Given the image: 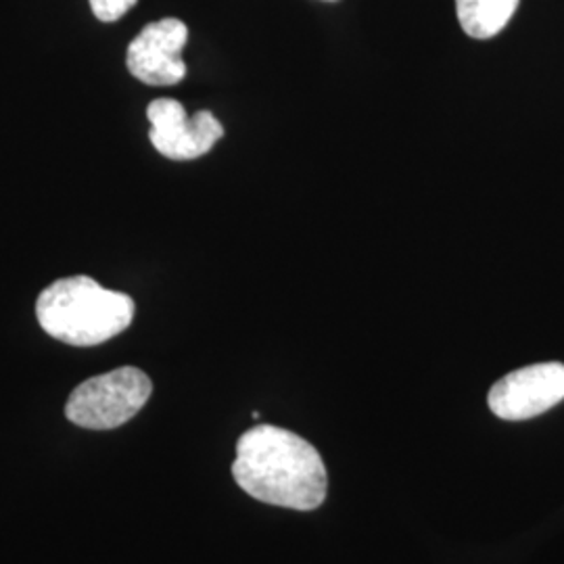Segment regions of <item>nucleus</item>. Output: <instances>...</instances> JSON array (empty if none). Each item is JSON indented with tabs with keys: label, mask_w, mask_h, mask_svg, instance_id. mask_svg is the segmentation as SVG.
I'll return each instance as SVG.
<instances>
[{
	"label": "nucleus",
	"mask_w": 564,
	"mask_h": 564,
	"mask_svg": "<svg viewBox=\"0 0 564 564\" xmlns=\"http://www.w3.org/2000/svg\"><path fill=\"white\" fill-rule=\"evenodd\" d=\"M232 477L242 491L263 505L310 512L324 505L326 466L318 449L300 435L258 424L239 444Z\"/></svg>",
	"instance_id": "nucleus-1"
},
{
	"label": "nucleus",
	"mask_w": 564,
	"mask_h": 564,
	"mask_svg": "<svg viewBox=\"0 0 564 564\" xmlns=\"http://www.w3.org/2000/svg\"><path fill=\"white\" fill-rule=\"evenodd\" d=\"M134 300L105 289L90 276H69L48 284L36 302V318L53 339L93 347L123 333L134 321Z\"/></svg>",
	"instance_id": "nucleus-2"
},
{
	"label": "nucleus",
	"mask_w": 564,
	"mask_h": 564,
	"mask_svg": "<svg viewBox=\"0 0 564 564\" xmlns=\"http://www.w3.org/2000/svg\"><path fill=\"white\" fill-rule=\"evenodd\" d=\"M153 393L151 379L134 366H121L78 384L65 403V416L93 431L118 429L132 421Z\"/></svg>",
	"instance_id": "nucleus-3"
},
{
	"label": "nucleus",
	"mask_w": 564,
	"mask_h": 564,
	"mask_svg": "<svg viewBox=\"0 0 564 564\" xmlns=\"http://www.w3.org/2000/svg\"><path fill=\"white\" fill-rule=\"evenodd\" d=\"M151 123L149 139L158 153L174 162H191L207 155L224 137L223 121L203 109L188 118L184 105L174 99H155L147 107Z\"/></svg>",
	"instance_id": "nucleus-4"
},
{
	"label": "nucleus",
	"mask_w": 564,
	"mask_h": 564,
	"mask_svg": "<svg viewBox=\"0 0 564 564\" xmlns=\"http://www.w3.org/2000/svg\"><path fill=\"white\" fill-rule=\"evenodd\" d=\"M564 400V364H531L491 387L487 403L498 419L527 421Z\"/></svg>",
	"instance_id": "nucleus-5"
},
{
	"label": "nucleus",
	"mask_w": 564,
	"mask_h": 564,
	"mask_svg": "<svg viewBox=\"0 0 564 564\" xmlns=\"http://www.w3.org/2000/svg\"><path fill=\"white\" fill-rule=\"evenodd\" d=\"M188 42L186 23L174 18L147 23L130 42L126 65L147 86H174L186 78L182 51Z\"/></svg>",
	"instance_id": "nucleus-6"
},
{
	"label": "nucleus",
	"mask_w": 564,
	"mask_h": 564,
	"mask_svg": "<svg viewBox=\"0 0 564 564\" xmlns=\"http://www.w3.org/2000/svg\"><path fill=\"white\" fill-rule=\"evenodd\" d=\"M519 0H456V13L464 32L475 41L498 36L512 20Z\"/></svg>",
	"instance_id": "nucleus-7"
},
{
	"label": "nucleus",
	"mask_w": 564,
	"mask_h": 564,
	"mask_svg": "<svg viewBox=\"0 0 564 564\" xmlns=\"http://www.w3.org/2000/svg\"><path fill=\"white\" fill-rule=\"evenodd\" d=\"M93 15L102 23H113L121 20L139 0H88Z\"/></svg>",
	"instance_id": "nucleus-8"
}]
</instances>
